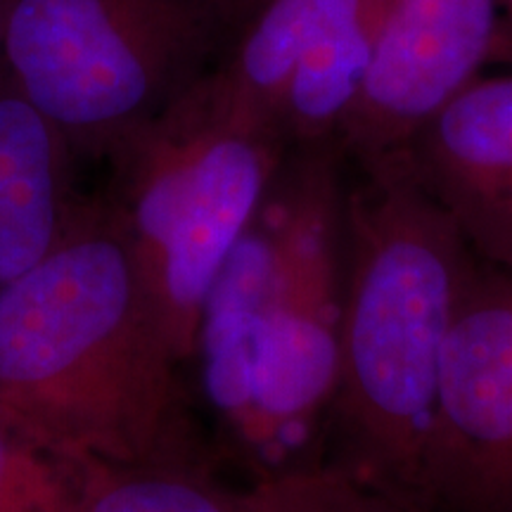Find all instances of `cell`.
Returning a JSON list of instances; mask_svg holds the SVG:
<instances>
[{
  "label": "cell",
  "mask_w": 512,
  "mask_h": 512,
  "mask_svg": "<svg viewBox=\"0 0 512 512\" xmlns=\"http://www.w3.org/2000/svg\"><path fill=\"white\" fill-rule=\"evenodd\" d=\"M375 0H261L207 76L240 110L275 121L302 57L361 17ZM280 128V126H278Z\"/></svg>",
  "instance_id": "cell-10"
},
{
  "label": "cell",
  "mask_w": 512,
  "mask_h": 512,
  "mask_svg": "<svg viewBox=\"0 0 512 512\" xmlns=\"http://www.w3.org/2000/svg\"><path fill=\"white\" fill-rule=\"evenodd\" d=\"M512 510V271L477 259L441 361L427 512Z\"/></svg>",
  "instance_id": "cell-6"
},
{
  "label": "cell",
  "mask_w": 512,
  "mask_h": 512,
  "mask_svg": "<svg viewBox=\"0 0 512 512\" xmlns=\"http://www.w3.org/2000/svg\"><path fill=\"white\" fill-rule=\"evenodd\" d=\"M226 43L209 0H8L3 72L74 155L112 157Z\"/></svg>",
  "instance_id": "cell-4"
},
{
  "label": "cell",
  "mask_w": 512,
  "mask_h": 512,
  "mask_svg": "<svg viewBox=\"0 0 512 512\" xmlns=\"http://www.w3.org/2000/svg\"><path fill=\"white\" fill-rule=\"evenodd\" d=\"M5 8H8V0H0V67H3V38H5Z\"/></svg>",
  "instance_id": "cell-16"
},
{
  "label": "cell",
  "mask_w": 512,
  "mask_h": 512,
  "mask_svg": "<svg viewBox=\"0 0 512 512\" xmlns=\"http://www.w3.org/2000/svg\"><path fill=\"white\" fill-rule=\"evenodd\" d=\"M510 512H512V510H510Z\"/></svg>",
  "instance_id": "cell-17"
},
{
  "label": "cell",
  "mask_w": 512,
  "mask_h": 512,
  "mask_svg": "<svg viewBox=\"0 0 512 512\" xmlns=\"http://www.w3.org/2000/svg\"><path fill=\"white\" fill-rule=\"evenodd\" d=\"M209 3L230 41V38L235 36V31L247 22V17L252 15L261 0H209Z\"/></svg>",
  "instance_id": "cell-14"
},
{
  "label": "cell",
  "mask_w": 512,
  "mask_h": 512,
  "mask_svg": "<svg viewBox=\"0 0 512 512\" xmlns=\"http://www.w3.org/2000/svg\"><path fill=\"white\" fill-rule=\"evenodd\" d=\"M356 171L325 463L427 512L441 361L477 256L415 178L406 152Z\"/></svg>",
  "instance_id": "cell-2"
},
{
  "label": "cell",
  "mask_w": 512,
  "mask_h": 512,
  "mask_svg": "<svg viewBox=\"0 0 512 512\" xmlns=\"http://www.w3.org/2000/svg\"><path fill=\"white\" fill-rule=\"evenodd\" d=\"M181 368L112 200L76 197L57 245L0 292V413L79 460L202 463Z\"/></svg>",
  "instance_id": "cell-1"
},
{
  "label": "cell",
  "mask_w": 512,
  "mask_h": 512,
  "mask_svg": "<svg viewBox=\"0 0 512 512\" xmlns=\"http://www.w3.org/2000/svg\"><path fill=\"white\" fill-rule=\"evenodd\" d=\"M283 131L240 110L209 76L110 157V197L140 283L181 363L195 356L207 292L290 155Z\"/></svg>",
  "instance_id": "cell-3"
},
{
  "label": "cell",
  "mask_w": 512,
  "mask_h": 512,
  "mask_svg": "<svg viewBox=\"0 0 512 512\" xmlns=\"http://www.w3.org/2000/svg\"><path fill=\"white\" fill-rule=\"evenodd\" d=\"M337 145L292 147L268 192L275 245L256 330L252 479L325 463L339 382L347 190Z\"/></svg>",
  "instance_id": "cell-5"
},
{
  "label": "cell",
  "mask_w": 512,
  "mask_h": 512,
  "mask_svg": "<svg viewBox=\"0 0 512 512\" xmlns=\"http://www.w3.org/2000/svg\"><path fill=\"white\" fill-rule=\"evenodd\" d=\"M72 147L0 67V292L62 238L76 202Z\"/></svg>",
  "instance_id": "cell-9"
},
{
  "label": "cell",
  "mask_w": 512,
  "mask_h": 512,
  "mask_svg": "<svg viewBox=\"0 0 512 512\" xmlns=\"http://www.w3.org/2000/svg\"><path fill=\"white\" fill-rule=\"evenodd\" d=\"M501 5V50L498 60L512 64V0H498Z\"/></svg>",
  "instance_id": "cell-15"
},
{
  "label": "cell",
  "mask_w": 512,
  "mask_h": 512,
  "mask_svg": "<svg viewBox=\"0 0 512 512\" xmlns=\"http://www.w3.org/2000/svg\"><path fill=\"white\" fill-rule=\"evenodd\" d=\"M477 259L512 271V72L479 76L406 150Z\"/></svg>",
  "instance_id": "cell-8"
},
{
  "label": "cell",
  "mask_w": 512,
  "mask_h": 512,
  "mask_svg": "<svg viewBox=\"0 0 512 512\" xmlns=\"http://www.w3.org/2000/svg\"><path fill=\"white\" fill-rule=\"evenodd\" d=\"M88 512H240L235 489L214 475V460L119 467L86 460Z\"/></svg>",
  "instance_id": "cell-11"
},
{
  "label": "cell",
  "mask_w": 512,
  "mask_h": 512,
  "mask_svg": "<svg viewBox=\"0 0 512 512\" xmlns=\"http://www.w3.org/2000/svg\"><path fill=\"white\" fill-rule=\"evenodd\" d=\"M0 512H88L86 460L55 451L0 413Z\"/></svg>",
  "instance_id": "cell-12"
},
{
  "label": "cell",
  "mask_w": 512,
  "mask_h": 512,
  "mask_svg": "<svg viewBox=\"0 0 512 512\" xmlns=\"http://www.w3.org/2000/svg\"><path fill=\"white\" fill-rule=\"evenodd\" d=\"M498 0H380L373 67L339 150L356 169L403 155L441 107L498 62Z\"/></svg>",
  "instance_id": "cell-7"
},
{
  "label": "cell",
  "mask_w": 512,
  "mask_h": 512,
  "mask_svg": "<svg viewBox=\"0 0 512 512\" xmlns=\"http://www.w3.org/2000/svg\"><path fill=\"white\" fill-rule=\"evenodd\" d=\"M235 501L240 512H413L328 463L249 479Z\"/></svg>",
  "instance_id": "cell-13"
}]
</instances>
